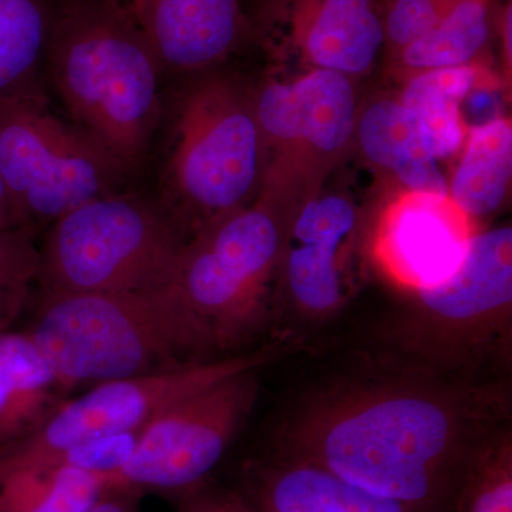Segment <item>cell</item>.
Wrapping results in <instances>:
<instances>
[{
  "label": "cell",
  "instance_id": "1",
  "mask_svg": "<svg viewBox=\"0 0 512 512\" xmlns=\"http://www.w3.org/2000/svg\"><path fill=\"white\" fill-rule=\"evenodd\" d=\"M505 380L402 367L312 394L279 424L271 453L325 468L423 512H451L471 464L510 427Z\"/></svg>",
  "mask_w": 512,
  "mask_h": 512
},
{
  "label": "cell",
  "instance_id": "2",
  "mask_svg": "<svg viewBox=\"0 0 512 512\" xmlns=\"http://www.w3.org/2000/svg\"><path fill=\"white\" fill-rule=\"evenodd\" d=\"M45 70L74 126L126 170L140 164L161 117L163 67L127 0H62Z\"/></svg>",
  "mask_w": 512,
  "mask_h": 512
},
{
  "label": "cell",
  "instance_id": "3",
  "mask_svg": "<svg viewBox=\"0 0 512 512\" xmlns=\"http://www.w3.org/2000/svg\"><path fill=\"white\" fill-rule=\"evenodd\" d=\"M70 392L220 359L177 286L153 291L42 293L28 330Z\"/></svg>",
  "mask_w": 512,
  "mask_h": 512
},
{
  "label": "cell",
  "instance_id": "4",
  "mask_svg": "<svg viewBox=\"0 0 512 512\" xmlns=\"http://www.w3.org/2000/svg\"><path fill=\"white\" fill-rule=\"evenodd\" d=\"M390 343L404 367L484 380L512 345V228L480 231L450 278L407 296Z\"/></svg>",
  "mask_w": 512,
  "mask_h": 512
},
{
  "label": "cell",
  "instance_id": "5",
  "mask_svg": "<svg viewBox=\"0 0 512 512\" xmlns=\"http://www.w3.org/2000/svg\"><path fill=\"white\" fill-rule=\"evenodd\" d=\"M266 164L252 94L228 77H207L192 84L175 110L161 208L188 241L252 204Z\"/></svg>",
  "mask_w": 512,
  "mask_h": 512
},
{
  "label": "cell",
  "instance_id": "6",
  "mask_svg": "<svg viewBox=\"0 0 512 512\" xmlns=\"http://www.w3.org/2000/svg\"><path fill=\"white\" fill-rule=\"evenodd\" d=\"M286 215L258 197L185 244L174 284L217 356L241 353L274 320Z\"/></svg>",
  "mask_w": 512,
  "mask_h": 512
},
{
  "label": "cell",
  "instance_id": "7",
  "mask_svg": "<svg viewBox=\"0 0 512 512\" xmlns=\"http://www.w3.org/2000/svg\"><path fill=\"white\" fill-rule=\"evenodd\" d=\"M185 244L161 205L114 192L53 222L37 284L42 293L153 291L174 284Z\"/></svg>",
  "mask_w": 512,
  "mask_h": 512
},
{
  "label": "cell",
  "instance_id": "8",
  "mask_svg": "<svg viewBox=\"0 0 512 512\" xmlns=\"http://www.w3.org/2000/svg\"><path fill=\"white\" fill-rule=\"evenodd\" d=\"M126 168L50 109L42 86L0 99V175L30 227L114 194Z\"/></svg>",
  "mask_w": 512,
  "mask_h": 512
},
{
  "label": "cell",
  "instance_id": "9",
  "mask_svg": "<svg viewBox=\"0 0 512 512\" xmlns=\"http://www.w3.org/2000/svg\"><path fill=\"white\" fill-rule=\"evenodd\" d=\"M268 164L258 197L286 212L323 188L355 147L359 113L355 80L306 69L292 82H266L252 94Z\"/></svg>",
  "mask_w": 512,
  "mask_h": 512
},
{
  "label": "cell",
  "instance_id": "10",
  "mask_svg": "<svg viewBox=\"0 0 512 512\" xmlns=\"http://www.w3.org/2000/svg\"><path fill=\"white\" fill-rule=\"evenodd\" d=\"M291 343L259 346L173 372L126 377L94 384L79 397H69L40 429L6 446L0 457L47 461L106 437L140 434L161 413L185 397L229 376L262 370L291 350Z\"/></svg>",
  "mask_w": 512,
  "mask_h": 512
},
{
  "label": "cell",
  "instance_id": "11",
  "mask_svg": "<svg viewBox=\"0 0 512 512\" xmlns=\"http://www.w3.org/2000/svg\"><path fill=\"white\" fill-rule=\"evenodd\" d=\"M261 370H247L185 397L141 431L109 488L181 500L210 481L258 402Z\"/></svg>",
  "mask_w": 512,
  "mask_h": 512
},
{
  "label": "cell",
  "instance_id": "12",
  "mask_svg": "<svg viewBox=\"0 0 512 512\" xmlns=\"http://www.w3.org/2000/svg\"><path fill=\"white\" fill-rule=\"evenodd\" d=\"M480 231L448 192L396 185L370 220L363 249L383 281L409 296L450 278Z\"/></svg>",
  "mask_w": 512,
  "mask_h": 512
},
{
  "label": "cell",
  "instance_id": "13",
  "mask_svg": "<svg viewBox=\"0 0 512 512\" xmlns=\"http://www.w3.org/2000/svg\"><path fill=\"white\" fill-rule=\"evenodd\" d=\"M360 215L348 194L320 188L289 211L275 286L278 302L303 322L322 323L353 292Z\"/></svg>",
  "mask_w": 512,
  "mask_h": 512
},
{
  "label": "cell",
  "instance_id": "14",
  "mask_svg": "<svg viewBox=\"0 0 512 512\" xmlns=\"http://www.w3.org/2000/svg\"><path fill=\"white\" fill-rule=\"evenodd\" d=\"M261 20L274 45L306 69L356 80L383 52V0H266Z\"/></svg>",
  "mask_w": 512,
  "mask_h": 512
},
{
  "label": "cell",
  "instance_id": "15",
  "mask_svg": "<svg viewBox=\"0 0 512 512\" xmlns=\"http://www.w3.org/2000/svg\"><path fill=\"white\" fill-rule=\"evenodd\" d=\"M163 70L197 73L254 33L241 0H128Z\"/></svg>",
  "mask_w": 512,
  "mask_h": 512
},
{
  "label": "cell",
  "instance_id": "16",
  "mask_svg": "<svg viewBox=\"0 0 512 512\" xmlns=\"http://www.w3.org/2000/svg\"><path fill=\"white\" fill-rule=\"evenodd\" d=\"M238 490L254 512H423L271 451L245 464Z\"/></svg>",
  "mask_w": 512,
  "mask_h": 512
},
{
  "label": "cell",
  "instance_id": "17",
  "mask_svg": "<svg viewBox=\"0 0 512 512\" xmlns=\"http://www.w3.org/2000/svg\"><path fill=\"white\" fill-rule=\"evenodd\" d=\"M355 147L399 187L448 192L439 160L397 92L377 93L359 104Z\"/></svg>",
  "mask_w": 512,
  "mask_h": 512
},
{
  "label": "cell",
  "instance_id": "18",
  "mask_svg": "<svg viewBox=\"0 0 512 512\" xmlns=\"http://www.w3.org/2000/svg\"><path fill=\"white\" fill-rule=\"evenodd\" d=\"M69 393L28 333H0V447L40 429Z\"/></svg>",
  "mask_w": 512,
  "mask_h": 512
},
{
  "label": "cell",
  "instance_id": "19",
  "mask_svg": "<svg viewBox=\"0 0 512 512\" xmlns=\"http://www.w3.org/2000/svg\"><path fill=\"white\" fill-rule=\"evenodd\" d=\"M497 74L481 62L414 74L402 82L399 99L419 121L437 160L456 156L466 141L463 104L480 89H498Z\"/></svg>",
  "mask_w": 512,
  "mask_h": 512
},
{
  "label": "cell",
  "instance_id": "20",
  "mask_svg": "<svg viewBox=\"0 0 512 512\" xmlns=\"http://www.w3.org/2000/svg\"><path fill=\"white\" fill-rule=\"evenodd\" d=\"M512 178V124L507 117L468 127L448 195L473 220L491 217L504 207Z\"/></svg>",
  "mask_w": 512,
  "mask_h": 512
},
{
  "label": "cell",
  "instance_id": "21",
  "mask_svg": "<svg viewBox=\"0 0 512 512\" xmlns=\"http://www.w3.org/2000/svg\"><path fill=\"white\" fill-rule=\"evenodd\" d=\"M491 35V0H458L429 33L387 60V67L402 83L414 74L481 62Z\"/></svg>",
  "mask_w": 512,
  "mask_h": 512
},
{
  "label": "cell",
  "instance_id": "22",
  "mask_svg": "<svg viewBox=\"0 0 512 512\" xmlns=\"http://www.w3.org/2000/svg\"><path fill=\"white\" fill-rule=\"evenodd\" d=\"M107 490L77 468L0 457V512H83Z\"/></svg>",
  "mask_w": 512,
  "mask_h": 512
},
{
  "label": "cell",
  "instance_id": "23",
  "mask_svg": "<svg viewBox=\"0 0 512 512\" xmlns=\"http://www.w3.org/2000/svg\"><path fill=\"white\" fill-rule=\"evenodd\" d=\"M62 0H0V99L39 86Z\"/></svg>",
  "mask_w": 512,
  "mask_h": 512
},
{
  "label": "cell",
  "instance_id": "24",
  "mask_svg": "<svg viewBox=\"0 0 512 512\" xmlns=\"http://www.w3.org/2000/svg\"><path fill=\"white\" fill-rule=\"evenodd\" d=\"M451 512H512V434L501 431L478 454Z\"/></svg>",
  "mask_w": 512,
  "mask_h": 512
},
{
  "label": "cell",
  "instance_id": "25",
  "mask_svg": "<svg viewBox=\"0 0 512 512\" xmlns=\"http://www.w3.org/2000/svg\"><path fill=\"white\" fill-rule=\"evenodd\" d=\"M39 271L36 228L0 229V333L12 329L25 311Z\"/></svg>",
  "mask_w": 512,
  "mask_h": 512
},
{
  "label": "cell",
  "instance_id": "26",
  "mask_svg": "<svg viewBox=\"0 0 512 512\" xmlns=\"http://www.w3.org/2000/svg\"><path fill=\"white\" fill-rule=\"evenodd\" d=\"M458 0H383V52L393 59L429 33Z\"/></svg>",
  "mask_w": 512,
  "mask_h": 512
},
{
  "label": "cell",
  "instance_id": "27",
  "mask_svg": "<svg viewBox=\"0 0 512 512\" xmlns=\"http://www.w3.org/2000/svg\"><path fill=\"white\" fill-rule=\"evenodd\" d=\"M177 512H254L238 488L222 487L210 481L178 500Z\"/></svg>",
  "mask_w": 512,
  "mask_h": 512
},
{
  "label": "cell",
  "instance_id": "28",
  "mask_svg": "<svg viewBox=\"0 0 512 512\" xmlns=\"http://www.w3.org/2000/svg\"><path fill=\"white\" fill-rule=\"evenodd\" d=\"M140 495L109 488L83 512H141L138 503Z\"/></svg>",
  "mask_w": 512,
  "mask_h": 512
},
{
  "label": "cell",
  "instance_id": "29",
  "mask_svg": "<svg viewBox=\"0 0 512 512\" xmlns=\"http://www.w3.org/2000/svg\"><path fill=\"white\" fill-rule=\"evenodd\" d=\"M493 30L498 33L505 76L511 80L512 70V6L511 0L501 6L497 16L493 13Z\"/></svg>",
  "mask_w": 512,
  "mask_h": 512
},
{
  "label": "cell",
  "instance_id": "30",
  "mask_svg": "<svg viewBox=\"0 0 512 512\" xmlns=\"http://www.w3.org/2000/svg\"><path fill=\"white\" fill-rule=\"evenodd\" d=\"M18 227H28V224L20 217L15 204H13L12 198H10L8 190H6L2 175H0V229Z\"/></svg>",
  "mask_w": 512,
  "mask_h": 512
},
{
  "label": "cell",
  "instance_id": "31",
  "mask_svg": "<svg viewBox=\"0 0 512 512\" xmlns=\"http://www.w3.org/2000/svg\"><path fill=\"white\" fill-rule=\"evenodd\" d=\"M127 2H128V0H127Z\"/></svg>",
  "mask_w": 512,
  "mask_h": 512
}]
</instances>
